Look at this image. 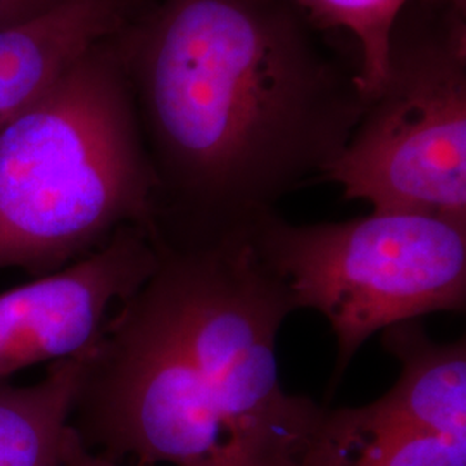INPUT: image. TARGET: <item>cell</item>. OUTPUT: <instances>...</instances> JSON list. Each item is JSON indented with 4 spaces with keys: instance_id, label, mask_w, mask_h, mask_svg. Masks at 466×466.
<instances>
[{
    "instance_id": "3",
    "label": "cell",
    "mask_w": 466,
    "mask_h": 466,
    "mask_svg": "<svg viewBox=\"0 0 466 466\" xmlns=\"http://www.w3.org/2000/svg\"><path fill=\"white\" fill-rule=\"evenodd\" d=\"M156 187L111 36L0 132V269L46 277L147 227Z\"/></svg>"
},
{
    "instance_id": "13",
    "label": "cell",
    "mask_w": 466,
    "mask_h": 466,
    "mask_svg": "<svg viewBox=\"0 0 466 466\" xmlns=\"http://www.w3.org/2000/svg\"><path fill=\"white\" fill-rule=\"evenodd\" d=\"M57 0H0V26L32 16Z\"/></svg>"
},
{
    "instance_id": "11",
    "label": "cell",
    "mask_w": 466,
    "mask_h": 466,
    "mask_svg": "<svg viewBox=\"0 0 466 466\" xmlns=\"http://www.w3.org/2000/svg\"><path fill=\"white\" fill-rule=\"evenodd\" d=\"M319 25L350 36L361 59L368 99L382 86L392 25L408 0H298Z\"/></svg>"
},
{
    "instance_id": "1",
    "label": "cell",
    "mask_w": 466,
    "mask_h": 466,
    "mask_svg": "<svg viewBox=\"0 0 466 466\" xmlns=\"http://www.w3.org/2000/svg\"><path fill=\"white\" fill-rule=\"evenodd\" d=\"M113 40L167 230L277 211L323 180L370 102L354 42L298 0H134Z\"/></svg>"
},
{
    "instance_id": "7",
    "label": "cell",
    "mask_w": 466,
    "mask_h": 466,
    "mask_svg": "<svg viewBox=\"0 0 466 466\" xmlns=\"http://www.w3.org/2000/svg\"><path fill=\"white\" fill-rule=\"evenodd\" d=\"M134 0H57L0 26V132L67 67L111 38Z\"/></svg>"
},
{
    "instance_id": "9",
    "label": "cell",
    "mask_w": 466,
    "mask_h": 466,
    "mask_svg": "<svg viewBox=\"0 0 466 466\" xmlns=\"http://www.w3.org/2000/svg\"><path fill=\"white\" fill-rule=\"evenodd\" d=\"M299 466H466V437L418 432L375 402L329 408Z\"/></svg>"
},
{
    "instance_id": "5",
    "label": "cell",
    "mask_w": 466,
    "mask_h": 466,
    "mask_svg": "<svg viewBox=\"0 0 466 466\" xmlns=\"http://www.w3.org/2000/svg\"><path fill=\"white\" fill-rule=\"evenodd\" d=\"M263 265L298 309H315L337 342L333 380L370 337L437 311L465 309L466 227L439 218L375 213L294 225L279 211L248 227Z\"/></svg>"
},
{
    "instance_id": "4",
    "label": "cell",
    "mask_w": 466,
    "mask_h": 466,
    "mask_svg": "<svg viewBox=\"0 0 466 466\" xmlns=\"http://www.w3.org/2000/svg\"><path fill=\"white\" fill-rule=\"evenodd\" d=\"M323 182L375 213L466 227V0H408L387 71Z\"/></svg>"
},
{
    "instance_id": "12",
    "label": "cell",
    "mask_w": 466,
    "mask_h": 466,
    "mask_svg": "<svg viewBox=\"0 0 466 466\" xmlns=\"http://www.w3.org/2000/svg\"><path fill=\"white\" fill-rule=\"evenodd\" d=\"M61 466H123L116 461H111L100 456L94 451L86 450L84 442L67 423L65 439H63V452H61Z\"/></svg>"
},
{
    "instance_id": "8",
    "label": "cell",
    "mask_w": 466,
    "mask_h": 466,
    "mask_svg": "<svg viewBox=\"0 0 466 466\" xmlns=\"http://www.w3.org/2000/svg\"><path fill=\"white\" fill-rule=\"evenodd\" d=\"M382 342L400 375L375 404L413 431L466 437L465 339L435 342L420 319H410L385 329Z\"/></svg>"
},
{
    "instance_id": "6",
    "label": "cell",
    "mask_w": 466,
    "mask_h": 466,
    "mask_svg": "<svg viewBox=\"0 0 466 466\" xmlns=\"http://www.w3.org/2000/svg\"><path fill=\"white\" fill-rule=\"evenodd\" d=\"M156 265L149 228L127 225L82 259L0 292V382L90 350L113 309Z\"/></svg>"
},
{
    "instance_id": "10",
    "label": "cell",
    "mask_w": 466,
    "mask_h": 466,
    "mask_svg": "<svg viewBox=\"0 0 466 466\" xmlns=\"http://www.w3.org/2000/svg\"><path fill=\"white\" fill-rule=\"evenodd\" d=\"M82 356L52 363L34 385L0 382V466H61Z\"/></svg>"
},
{
    "instance_id": "2",
    "label": "cell",
    "mask_w": 466,
    "mask_h": 466,
    "mask_svg": "<svg viewBox=\"0 0 466 466\" xmlns=\"http://www.w3.org/2000/svg\"><path fill=\"white\" fill-rule=\"evenodd\" d=\"M147 228L157 265L84 352L69 427L116 463L299 466L329 408L280 380L289 290L248 228Z\"/></svg>"
}]
</instances>
